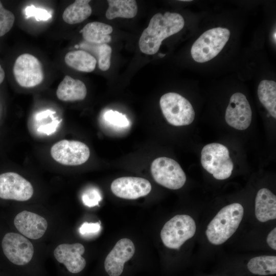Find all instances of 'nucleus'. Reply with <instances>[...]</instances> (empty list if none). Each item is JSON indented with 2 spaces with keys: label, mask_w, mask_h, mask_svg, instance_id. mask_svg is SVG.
<instances>
[{
  "label": "nucleus",
  "mask_w": 276,
  "mask_h": 276,
  "mask_svg": "<svg viewBox=\"0 0 276 276\" xmlns=\"http://www.w3.org/2000/svg\"><path fill=\"white\" fill-rule=\"evenodd\" d=\"M184 25V19L180 14L170 12L164 14H155L140 38L139 45L141 51L147 55L155 54L162 41L179 32Z\"/></svg>",
  "instance_id": "obj_1"
},
{
  "label": "nucleus",
  "mask_w": 276,
  "mask_h": 276,
  "mask_svg": "<svg viewBox=\"0 0 276 276\" xmlns=\"http://www.w3.org/2000/svg\"><path fill=\"white\" fill-rule=\"evenodd\" d=\"M243 214L244 209L240 203L223 207L207 226L205 234L209 241L214 245L225 242L237 229Z\"/></svg>",
  "instance_id": "obj_2"
},
{
  "label": "nucleus",
  "mask_w": 276,
  "mask_h": 276,
  "mask_svg": "<svg viewBox=\"0 0 276 276\" xmlns=\"http://www.w3.org/2000/svg\"><path fill=\"white\" fill-rule=\"evenodd\" d=\"M230 36V31L217 27L207 30L191 47L193 59L199 63L206 62L215 57L223 49Z\"/></svg>",
  "instance_id": "obj_3"
},
{
  "label": "nucleus",
  "mask_w": 276,
  "mask_h": 276,
  "mask_svg": "<svg viewBox=\"0 0 276 276\" xmlns=\"http://www.w3.org/2000/svg\"><path fill=\"white\" fill-rule=\"evenodd\" d=\"M229 154L227 147L221 144H208L201 151V165L215 178L225 179L231 175L234 168Z\"/></svg>",
  "instance_id": "obj_4"
},
{
  "label": "nucleus",
  "mask_w": 276,
  "mask_h": 276,
  "mask_svg": "<svg viewBox=\"0 0 276 276\" xmlns=\"http://www.w3.org/2000/svg\"><path fill=\"white\" fill-rule=\"evenodd\" d=\"M159 104L164 116L172 125H188L194 120L195 111L191 104L177 93L164 94L160 99Z\"/></svg>",
  "instance_id": "obj_5"
},
{
  "label": "nucleus",
  "mask_w": 276,
  "mask_h": 276,
  "mask_svg": "<svg viewBox=\"0 0 276 276\" xmlns=\"http://www.w3.org/2000/svg\"><path fill=\"white\" fill-rule=\"evenodd\" d=\"M196 230L193 219L187 215H177L167 221L160 232L164 244L171 249H178L192 238Z\"/></svg>",
  "instance_id": "obj_6"
},
{
  "label": "nucleus",
  "mask_w": 276,
  "mask_h": 276,
  "mask_svg": "<svg viewBox=\"0 0 276 276\" xmlns=\"http://www.w3.org/2000/svg\"><path fill=\"white\" fill-rule=\"evenodd\" d=\"M151 172L157 183L172 190L181 188L186 181V174L180 166L169 157L154 159L151 164Z\"/></svg>",
  "instance_id": "obj_7"
},
{
  "label": "nucleus",
  "mask_w": 276,
  "mask_h": 276,
  "mask_svg": "<svg viewBox=\"0 0 276 276\" xmlns=\"http://www.w3.org/2000/svg\"><path fill=\"white\" fill-rule=\"evenodd\" d=\"M18 84L24 87H32L40 84L44 78L42 66L34 56L25 53L16 59L13 68Z\"/></svg>",
  "instance_id": "obj_8"
},
{
  "label": "nucleus",
  "mask_w": 276,
  "mask_h": 276,
  "mask_svg": "<svg viewBox=\"0 0 276 276\" xmlns=\"http://www.w3.org/2000/svg\"><path fill=\"white\" fill-rule=\"evenodd\" d=\"M51 154L53 159L61 164L77 166L88 160L90 150L88 146L81 142L63 140L52 147Z\"/></svg>",
  "instance_id": "obj_9"
},
{
  "label": "nucleus",
  "mask_w": 276,
  "mask_h": 276,
  "mask_svg": "<svg viewBox=\"0 0 276 276\" xmlns=\"http://www.w3.org/2000/svg\"><path fill=\"white\" fill-rule=\"evenodd\" d=\"M2 246L8 259L17 265L28 264L34 251L33 244L27 238L15 233H8L4 236Z\"/></svg>",
  "instance_id": "obj_10"
},
{
  "label": "nucleus",
  "mask_w": 276,
  "mask_h": 276,
  "mask_svg": "<svg viewBox=\"0 0 276 276\" xmlns=\"http://www.w3.org/2000/svg\"><path fill=\"white\" fill-rule=\"evenodd\" d=\"M31 183L19 174L6 172L0 174V198L25 201L33 195Z\"/></svg>",
  "instance_id": "obj_11"
},
{
  "label": "nucleus",
  "mask_w": 276,
  "mask_h": 276,
  "mask_svg": "<svg viewBox=\"0 0 276 276\" xmlns=\"http://www.w3.org/2000/svg\"><path fill=\"white\" fill-rule=\"evenodd\" d=\"M251 118V109L245 96L241 93L234 94L225 111L226 123L236 129L244 130L250 125Z\"/></svg>",
  "instance_id": "obj_12"
},
{
  "label": "nucleus",
  "mask_w": 276,
  "mask_h": 276,
  "mask_svg": "<svg viewBox=\"0 0 276 276\" xmlns=\"http://www.w3.org/2000/svg\"><path fill=\"white\" fill-rule=\"evenodd\" d=\"M112 192L117 197L126 199H135L148 195L151 185L146 179L136 177H122L111 184Z\"/></svg>",
  "instance_id": "obj_13"
},
{
  "label": "nucleus",
  "mask_w": 276,
  "mask_h": 276,
  "mask_svg": "<svg viewBox=\"0 0 276 276\" xmlns=\"http://www.w3.org/2000/svg\"><path fill=\"white\" fill-rule=\"evenodd\" d=\"M135 246L127 238L119 240L107 256L104 262L105 271L109 276H120L124 264L134 255Z\"/></svg>",
  "instance_id": "obj_14"
},
{
  "label": "nucleus",
  "mask_w": 276,
  "mask_h": 276,
  "mask_svg": "<svg viewBox=\"0 0 276 276\" xmlns=\"http://www.w3.org/2000/svg\"><path fill=\"white\" fill-rule=\"evenodd\" d=\"M85 248L80 243L61 244L54 249V256L70 272L77 273L85 267L86 261L82 257Z\"/></svg>",
  "instance_id": "obj_15"
},
{
  "label": "nucleus",
  "mask_w": 276,
  "mask_h": 276,
  "mask_svg": "<svg viewBox=\"0 0 276 276\" xmlns=\"http://www.w3.org/2000/svg\"><path fill=\"white\" fill-rule=\"evenodd\" d=\"M14 224L24 236L34 240L42 237L48 227V222L44 218L27 211H22L15 216Z\"/></svg>",
  "instance_id": "obj_16"
},
{
  "label": "nucleus",
  "mask_w": 276,
  "mask_h": 276,
  "mask_svg": "<svg viewBox=\"0 0 276 276\" xmlns=\"http://www.w3.org/2000/svg\"><path fill=\"white\" fill-rule=\"evenodd\" d=\"M255 215L262 222L276 218V196L266 188L260 189L257 194Z\"/></svg>",
  "instance_id": "obj_17"
},
{
  "label": "nucleus",
  "mask_w": 276,
  "mask_h": 276,
  "mask_svg": "<svg viewBox=\"0 0 276 276\" xmlns=\"http://www.w3.org/2000/svg\"><path fill=\"white\" fill-rule=\"evenodd\" d=\"M87 94L85 84L79 79L65 76L58 86L57 98L63 101L72 102L83 100Z\"/></svg>",
  "instance_id": "obj_18"
},
{
  "label": "nucleus",
  "mask_w": 276,
  "mask_h": 276,
  "mask_svg": "<svg viewBox=\"0 0 276 276\" xmlns=\"http://www.w3.org/2000/svg\"><path fill=\"white\" fill-rule=\"evenodd\" d=\"M113 31L111 26L98 21L87 24L81 33L86 42L95 44L107 43L111 40L110 34Z\"/></svg>",
  "instance_id": "obj_19"
},
{
  "label": "nucleus",
  "mask_w": 276,
  "mask_h": 276,
  "mask_svg": "<svg viewBox=\"0 0 276 276\" xmlns=\"http://www.w3.org/2000/svg\"><path fill=\"white\" fill-rule=\"evenodd\" d=\"M66 64L70 67L80 72H93L96 66L97 59L90 53L83 50L68 52L64 57Z\"/></svg>",
  "instance_id": "obj_20"
},
{
  "label": "nucleus",
  "mask_w": 276,
  "mask_h": 276,
  "mask_svg": "<svg viewBox=\"0 0 276 276\" xmlns=\"http://www.w3.org/2000/svg\"><path fill=\"white\" fill-rule=\"evenodd\" d=\"M108 8L105 16L108 19L117 17L131 18L137 13V6L134 0H108Z\"/></svg>",
  "instance_id": "obj_21"
},
{
  "label": "nucleus",
  "mask_w": 276,
  "mask_h": 276,
  "mask_svg": "<svg viewBox=\"0 0 276 276\" xmlns=\"http://www.w3.org/2000/svg\"><path fill=\"white\" fill-rule=\"evenodd\" d=\"M88 0H76L64 10L62 18L67 24L74 25L82 22L91 14Z\"/></svg>",
  "instance_id": "obj_22"
},
{
  "label": "nucleus",
  "mask_w": 276,
  "mask_h": 276,
  "mask_svg": "<svg viewBox=\"0 0 276 276\" xmlns=\"http://www.w3.org/2000/svg\"><path fill=\"white\" fill-rule=\"evenodd\" d=\"M258 95L261 103L269 114L276 118V83L272 80L261 81L258 88Z\"/></svg>",
  "instance_id": "obj_23"
},
{
  "label": "nucleus",
  "mask_w": 276,
  "mask_h": 276,
  "mask_svg": "<svg viewBox=\"0 0 276 276\" xmlns=\"http://www.w3.org/2000/svg\"><path fill=\"white\" fill-rule=\"evenodd\" d=\"M248 270L253 274L266 275L276 273V257L261 256L251 259L247 264Z\"/></svg>",
  "instance_id": "obj_24"
},
{
  "label": "nucleus",
  "mask_w": 276,
  "mask_h": 276,
  "mask_svg": "<svg viewBox=\"0 0 276 276\" xmlns=\"http://www.w3.org/2000/svg\"><path fill=\"white\" fill-rule=\"evenodd\" d=\"M85 45L89 47V50L93 51V53L97 55L99 68L103 71L108 70L110 66L112 53L110 46L107 43L95 44L88 43Z\"/></svg>",
  "instance_id": "obj_25"
},
{
  "label": "nucleus",
  "mask_w": 276,
  "mask_h": 276,
  "mask_svg": "<svg viewBox=\"0 0 276 276\" xmlns=\"http://www.w3.org/2000/svg\"><path fill=\"white\" fill-rule=\"evenodd\" d=\"M15 16L12 12L5 9L0 1V37L8 33L13 26Z\"/></svg>",
  "instance_id": "obj_26"
},
{
  "label": "nucleus",
  "mask_w": 276,
  "mask_h": 276,
  "mask_svg": "<svg viewBox=\"0 0 276 276\" xmlns=\"http://www.w3.org/2000/svg\"><path fill=\"white\" fill-rule=\"evenodd\" d=\"M104 118L107 122L114 126L125 127L129 125L126 117L117 111L109 110L106 111L104 113Z\"/></svg>",
  "instance_id": "obj_27"
},
{
  "label": "nucleus",
  "mask_w": 276,
  "mask_h": 276,
  "mask_svg": "<svg viewBox=\"0 0 276 276\" xmlns=\"http://www.w3.org/2000/svg\"><path fill=\"white\" fill-rule=\"evenodd\" d=\"M82 200L84 205L88 207H93L99 204L102 200V196L98 189L90 188L83 192Z\"/></svg>",
  "instance_id": "obj_28"
},
{
  "label": "nucleus",
  "mask_w": 276,
  "mask_h": 276,
  "mask_svg": "<svg viewBox=\"0 0 276 276\" xmlns=\"http://www.w3.org/2000/svg\"><path fill=\"white\" fill-rule=\"evenodd\" d=\"M26 15L27 18L34 17L37 21L47 20L52 17L50 13L46 10L30 6L26 8Z\"/></svg>",
  "instance_id": "obj_29"
},
{
  "label": "nucleus",
  "mask_w": 276,
  "mask_h": 276,
  "mask_svg": "<svg viewBox=\"0 0 276 276\" xmlns=\"http://www.w3.org/2000/svg\"><path fill=\"white\" fill-rule=\"evenodd\" d=\"M101 228L100 222L96 223L85 222L79 228V232L83 236H92L99 233Z\"/></svg>",
  "instance_id": "obj_30"
},
{
  "label": "nucleus",
  "mask_w": 276,
  "mask_h": 276,
  "mask_svg": "<svg viewBox=\"0 0 276 276\" xmlns=\"http://www.w3.org/2000/svg\"><path fill=\"white\" fill-rule=\"evenodd\" d=\"M60 122L59 120H53L52 122L40 126L37 130L40 133L48 135L52 134L55 132Z\"/></svg>",
  "instance_id": "obj_31"
},
{
  "label": "nucleus",
  "mask_w": 276,
  "mask_h": 276,
  "mask_svg": "<svg viewBox=\"0 0 276 276\" xmlns=\"http://www.w3.org/2000/svg\"><path fill=\"white\" fill-rule=\"evenodd\" d=\"M267 243L272 249L276 250V228L274 227L268 235Z\"/></svg>",
  "instance_id": "obj_32"
},
{
  "label": "nucleus",
  "mask_w": 276,
  "mask_h": 276,
  "mask_svg": "<svg viewBox=\"0 0 276 276\" xmlns=\"http://www.w3.org/2000/svg\"><path fill=\"white\" fill-rule=\"evenodd\" d=\"M55 113L54 111L51 110H46L37 113L35 115V119L37 121H41L42 120L47 119L50 116Z\"/></svg>",
  "instance_id": "obj_33"
},
{
  "label": "nucleus",
  "mask_w": 276,
  "mask_h": 276,
  "mask_svg": "<svg viewBox=\"0 0 276 276\" xmlns=\"http://www.w3.org/2000/svg\"><path fill=\"white\" fill-rule=\"evenodd\" d=\"M5 72L3 68H2V66L0 65V84H1L3 82L5 78Z\"/></svg>",
  "instance_id": "obj_34"
},
{
  "label": "nucleus",
  "mask_w": 276,
  "mask_h": 276,
  "mask_svg": "<svg viewBox=\"0 0 276 276\" xmlns=\"http://www.w3.org/2000/svg\"><path fill=\"white\" fill-rule=\"evenodd\" d=\"M273 38H274V41H275V40H276L275 31H274V34H273Z\"/></svg>",
  "instance_id": "obj_35"
},
{
  "label": "nucleus",
  "mask_w": 276,
  "mask_h": 276,
  "mask_svg": "<svg viewBox=\"0 0 276 276\" xmlns=\"http://www.w3.org/2000/svg\"><path fill=\"white\" fill-rule=\"evenodd\" d=\"M158 55H159V56H160V57H164V56H165V54H163L159 53V54H158Z\"/></svg>",
  "instance_id": "obj_36"
}]
</instances>
